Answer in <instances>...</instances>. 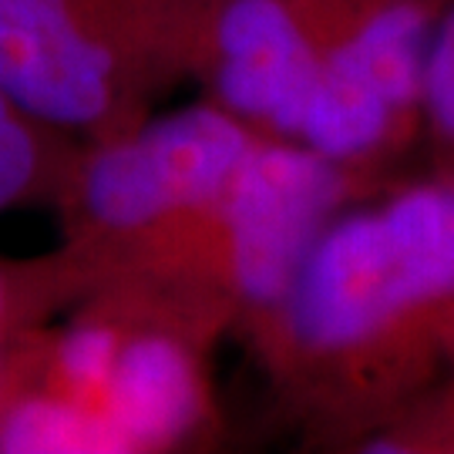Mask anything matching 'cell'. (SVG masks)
I'll return each instance as SVG.
<instances>
[{"instance_id": "7", "label": "cell", "mask_w": 454, "mask_h": 454, "mask_svg": "<svg viewBox=\"0 0 454 454\" xmlns=\"http://www.w3.org/2000/svg\"><path fill=\"white\" fill-rule=\"evenodd\" d=\"M431 31L424 0H377L337 41L324 44L320 61L364 78L404 114L421 101Z\"/></svg>"}, {"instance_id": "4", "label": "cell", "mask_w": 454, "mask_h": 454, "mask_svg": "<svg viewBox=\"0 0 454 454\" xmlns=\"http://www.w3.org/2000/svg\"><path fill=\"white\" fill-rule=\"evenodd\" d=\"M121 34L67 0H0V91L54 131H118L129 105Z\"/></svg>"}, {"instance_id": "10", "label": "cell", "mask_w": 454, "mask_h": 454, "mask_svg": "<svg viewBox=\"0 0 454 454\" xmlns=\"http://www.w3.org/2000/svg\"><path fill=\"white\" fill-rule=\"evenodd\" d=\"M82 270L67 256L61 262H41V266H11L0 260V347L20 333V326L48 307L51 296L61 293L78 279Z\"/></svg>"}, {"instance_id": "5", "label": "cell", "mask_w": 454, "mask_h": 454, "mask_svg": "<svg viewBox=\"0 0 454 454\" xmlns=\"http://www.w3.org/2000/svg\"><path fill=\"white\" fill-rule=\"evenodd\" d=\"M324 44L286 0H226L212 31L215 101L246 125L296 138Z\"/></svg>"}, {"instance_id": "12", "label": "cell", "mask_w": 454, "mask_h": 454, "mask_svg": "<svg viewBox=\"0 0 454 454\" xmlns=\"http://www.w3.org/2000/svg\"><path fill=\"white\" fill-rule=\"evenodd\" d=\"M11 390H14V384H11V371H7V364H4V354H0V404L7 401Z\"/></svg>"}, {"instance_id": "2", "label": "cell", "mask_w": 454, "mask_h": 454, "mask_svg": "<svg viewBox=\"0 0 454 454\" xmlns=\"http://www.w3.org/2000/svg\"><path fill=\"white\" fill-rule=\"evenodd\" d=\"M256 142L253 125L219 101L101 135L91 152L71 155L58 189L78 239L71 256L142 236L172 215L219 212Z\"/></svg>"}, {"instance_id": "6", "label": "cell", "mask_w": 454, "mask_h": 454, "mask_svg": "<svg viewBox=\"0 0 454 454\" xmlns=\"http://www.w3.org/2000/svg\"><path fill=\"white\" fill-rule=\"evenodd\" d=\"M121 451L185 438L202 418V377L172 333H121L112 373L98 394Z\"/></svg>"}, {"instance_id": "11", "label": "cell", "mask_w": 454, "mask_h": 454, "mask_svg": "<svg viewBox=\"0 0 454 454\" xmlns=\"http://www.w3.org/2000/svg\"><path fill=\"white\" fill-rule=\"evenodd\" d=\"M421 101L434 129L454 138V11H448L444 20L431 31V44L424 58Z\"/></svg>"}, {"instance_id": "1", "label": "cell", "mask_w": 454, "mask_h": 454, "mask_svg": "<svg viewBox=\"0 0 454 454\" xmlns=\"http://www.w3.org/2000/svg\"><path fill=\"white\" fill-rule=\"evenodd\" d=\"M454 296V189L411 185L380 209L333 215L283 303L293 340L347 354Z\"/></svg>"}, {"instance_id": "3", "label": "cell", "mask_w": 454, "mask_h": 454, "mask_svg": "<svg viewBox=\"0 0 454 454\" xmlns=\"http://www.w3.org/2000/svg\"><path fill=\"white\" fill-rule=\"evenodd\" d=\"M340 199V162L303 142H256L219 206L232 290L249 307H283Z\"/></svg>"}, {"instance_id": "8", "label": "cell", "mask_w": 454, "mask_h": 454, "mask_svg": "<svg viewBox=\"0 0 454 454\" xmlns=\"http://www.w3.org/2000/svg\"><path fill=\"white\" fill-rule=\"evenodd\" d=\"M0 451H121L98 407L65 390H11L0 404Z\"/></svg>"}, {"instance_id": "9", "label": "cell", "mask_w": 454, "mask_h": 454, "mask_svg": "<svg viewBox=\"0 0 454 454\" xmlns=\"http://www.w3.org/2000/svg\"><path fill=\"white\" fill-rule=\"evenodd\" d=\"M71 155L61 131L20 112L0 91V212L58 195Z\"/></svg>"}]
</instances>
